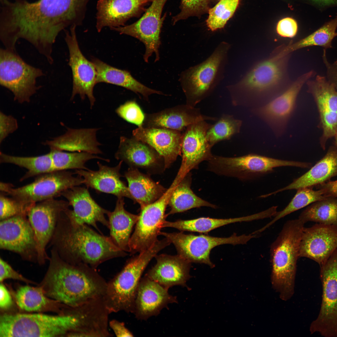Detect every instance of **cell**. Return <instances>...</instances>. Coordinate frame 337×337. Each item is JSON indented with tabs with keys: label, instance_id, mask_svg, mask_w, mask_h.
Returning a JSON list of instances; mask_svg holds the SVG:
<instances>
[{
	"label": "cell",
	"instance_id": "cell-1",
	"mask_svg": "<svg viewBox=\"0 0 337 337\" xmlns=\"http://www.w3.org/2000/svg\"><path fill=\"white\" fill-rule=\"evenodd\" d=\"M89 0H0V39L16 51L19 39L30 43L53 64V45L60 32L81 24Z\"/></svg>",
	"mask_w": 337,
	"mask_h": 337
},
{
	"label": "cell",
	"instance_id": "cell-2",
	"mask_svg": "<svg viewBox=\"0 0 337 337\" xmlns=\"http://www.w3.org/2000/svg\"><path fill=\"white\" fill-rule=\"evenodd\" d=\"M51 252L48 268L38 285L47 296L71 307L103 298L107 282L95 269L67 262L53 248Z\"/></svg>",
	"mask_w": 337,
	"mask_h": 337
},
{
	"label": "cell",
	"instance_id": "cell-3",
	"mask_svg": "<svg viewBox=\"0 0 337 337\" xmlns=\"http://www.w3.org/2000/svg\"><path fill=\"white\" fill-rule=\"evenodd\" d=\"M66 210L59 217L50 242L51 248L63 260L73 265L85 264L95 269L107 260L126 255L110 237L100 234L86 224L77 222Z\"/></svg>",
	"mask_w": 337,
	"mask_h": 337
},
{
	"label": "cell",
	"instance_id": "cell-4",
	"mask_svg": "<svg viewBox=\"0 0 337 337\" xmlns=\"http://www.w3.org/2000/svg\"><path fill=\"white\" fill-rule=\"evenodd\" d=\"M291 56L280 57L272 52L256 63L238 85L242 103L252 108L259 107L285 90L292 82L288 72Z\"/></svg>",
	"mask_w": 337,
	"mask_h": 337
},
{
	"label": "cell",
	"instance_id": "cell-5",
	"mask_svg": "<svg viewBox=\"0 0 337 337\" xmlns=\"http://www.w3.org/2000/svg\"><path fill=\"white\" fill-rule=\"evenodd\" d=\"M305 223L298 218L287 221L270 247L272 287L284 301L290 299L294 292L297 263Z\"/></svg>",
	"mask_w": 337,
	"mask_h": 337
},
{
	"label": "cell",
	"instance_id": "cell-6",
	"mask_svg": "<svg viewBox=\"0 0 337 337\" xmlns=\"http://www.w3.org/2000/svg\"><path fill=\"white\" fill-rule=\"evenodd\" d=\"M76 310L57 315L4 313L0 317V337H71L83 325Z\"/></svg>",
	"mask_w": 337,
	"mask_h": 337
},
{
	"label": "cell",
	"instance_id": "cell-7",
	"mask_svg": "<svg viewBox=\"0 0 337 337\" xmlns=\"http://www.w3.org/2000/svg\"><path fill=\"white\" fill-rule=\"evenodd\" d=\"M168 245L165 239L158 240L151 247L129 260L121 271L107 282L103 300L110 313L121 311L134 313L142 273L151 260Z\"/></svg>",
	"mask_w": 337,
	"mask_h": 337
},
{
	"label": "cell",
	"instance_id": "cell-8",
	"mask_svg": "<svg viewBox=\"0 0 337 337\" xmlns=\"http://www.w3.org/2000/svg\"><path fill=\"white\" fill-rule=\"evenodd\" d=\"M230 47L228 43L222 42L206 60L182 73L180 81L187 105L195 107L217 85L222 77Z\"/></svg>",
	"mask_w": 337,
	"mask_h": 337
},
{
	"label": "cell",
	"instance_id": "cell-9",
	"mask_svg": "<svg viewBox=\"0 0 337 337\" xmlns=\"http://www.w3.org/2000/svg\"><path fill=\"white\" fill-rule=\"evenodd\" d=\"M208 170L217 175L249 180L272 172L274 168L292 166L309 168V162L278 159L255 154L225 157L212 155L207 161Z\"/></svg>",
	"mask_w": 337,
	"mask_h": 337
},
{
	"label": "cell",
	"instance_id": "cell-10",
	"mask_svg": "<svg viewBox=\"0 0 337 337\" xmlns=\"http://www.w3.org/2000/svg\"><path fill=\"white\" fill-rule=\"evenodd\" d=\"M42 70L27 63L17 51L0 49V84L10 90L14 100L28 102L40 86L37 80L44 76Z\"/></svg>",
	"mask_w": 337,
	"mask_h": 337
},
{
	"label": "cell",
	"instance_id": "cell-11",
	"mask_svg": "<svg viewBox=\"0 0 337 337\" xmlns=\"http://www.w3.org/2000/svg\"><path fill=\"white\" fill-rule=\"evenodd\" d=\"M174 246L178 254L190 263H203L211 267L214 265L211 261L210 255L215 247L224 244H244L256 235L251 233L237 236L234 233L227 237H217L208 235L186 234L182 232H160Z\"/></svg>",
	"mask_w": 337,
	"mask_h": 337
},
{
	"label": "cell",
	"instance_id": "cell-12",
	"mask_svg": "<svg viewBox=\"0 0 337 337\" xmlns=\"http://www.w3.org/2000/svg\"><path fill=\"white\" fill-rule=\"evenodd\" d=\"M322 301L317 318L310 327L311 334L325 337H337V249L320 265Z\"/></svg>",
	"mask_w": 337,
	"mask_h": 337
},
{
	"label": "cell",
	"instance_id": "cell-13",
	"mask_svg": "<svg viewBox=\"0 0 337 337\" xmlns=\"http://www.w3.org/2000/svg\"><path fill=\"white\" fill-rule=\"evenodd\" d=\"M316 74L311 70L292 81L281 94L266 104L252 109V112L271 128L279 137L285 132L296 108L298 94L305 83Z\"/></svg>",
	"mask_w": 337,
	"mask_h": 337
},
{
	"label": "cell",
	"instance_id": "cell-14",
	"mask_svg": "<svg viewBox=\"0 0 337 337\" xmlns=\"http://www.w3.org/2000/svg\"><path fill=\"white\" fill-rule=\"evenodd\" d=\"M66 170L54 171L37 176L32 183L17 188L12 187L6 195L21 202L36 203L61 195L66 190L83 184V179Z\"/></svg>",
	"mask_w": 337,
	"mask_h": 337
},
{
	"label": "cell",
	"instance_id": "cell-15",
	"mask_svg": "<svg viewBox=\"0 0 337 337\" xmlns=\"http://www.w3.org/2000/svg\"><path fill=\"white\" fill-rule=\"evenodd\" d=\"M167 0H152L150 6L136 22L129 25L111 28L120 34L132 36L142 42L145 47L143 58L146 62L153 53L155 55V62L159 59L160 34L166 16L165 14L162 17L161 15Z\"/></svg>",
	"mask_w": 337,
	"mask_h": 337
},
{
	"label": "cell",
	"instance_id": "cell-16",
	"mask_svg": "<svg viewBox=\"0 0 337 337\" xmlns=\"http://www.w3.org/2000/svg\"><path fill=\"white\" fill-rule=\"evenodd\" d=\"M173 189L170 186L158 199L141 208L129 242V252L139 253L151 247L158 240V236L167 216L165 211Z\"/></svg>",
	"mask_w": 337,
	"mask_h": 337
},
{
	"label": "cell",
	"instance_id": "cell-17",
	"mask_svg": "<svg viewBox=\"0 0 337 337\" xmlns=\"http://www.w3.org/2000/svg\"><path fill=\"white\" fill-rule=\"evenodd\" d=\"M70 206L67 201L52 198L36 203L28 212L27 217L35 234L39 265L49 260L46 247L53 237L61 213Z\"/></svg>",
	"mask_w": 337,
	"mask_h": 337
},
{
	"label": "cell",
	"instance_id": "cell-18",
	"mask_svg": "<svg viewBox=\"0 0 337 337\" xmlns=\"http://www.w3.org/2000/svg\"><path fill=\"white\" fill-rule=\"evenodd\" d=\"M76 27L71 26L70 32L64 30L65 40L69 52L68 65L72 76L71 99L76 95L83 100L87 97L92 108L95 101L93 90L97 84V71L93 63L86 58L80 50L76 34Z\"/></svg>",
	"mask_w": 337,
	"mask_h": 337
},
{
	"label": "cell",
	"instance_id": "cell-19",
	"mask_svg": "<svg viewBox=\"0 0 337 337\" xmlns=\"http://www.w3.org/2000/svg\"><path fill=\"white\" fill-rule=\"evenodd\" d=\"M18 215L0 221V248L16 253L23 260L37 262V245L27 217Z\"/></svg>",
	"mask_w": 337,
	"mask_h": 337
},
{
	"label": "cell",
	"instance_id": "cell-20",
	"mask_svg": "<svg viewBox=\"0 0 337 337\" xmlns=\"http://www.w3.org/2000/svg\"><path fill=\"white\" fill-rule=\"evenodd\" d=\"M211 125L205 120L199 121L187 127L183 133L182 162L172 186H176L191 170L197 169L201 162L212 155V147L207 136Z\"/></svg>",
	"mask_w": 337,
	"mask_h": 337
},
{
	"label": "cell",
	"instance_id": "cell-21",
	"mask_svg": "<svg viewBox=\"0 0 337 337\" xmlns=\"http://www.w3.org/2000/svg\"><path fill=\"white\" fill-rule=\"evenodd\" d=\"M306 84L319 113V126L322 130L320 143L325 150L328 140L337 134V89L325 77L320 75Z\"/></svg>",
	"mask_w": 337,
	"mask_h": 337
},
{
	"label": "cell",
	"instance_id": "cell-22",
	"mask_svg": "<svg viewBox=\"0 0 337 337\" xmlns=\"http://www.w3.org/2000/svg\"><path fill=\"white\" fill-rule=\"evenodd\" d=\"M337 249V226L317 223L304 228L299 257L312 260L320 266Z\"/></svg>",
	"mask_w": 337,
	"mask_h": 337
},
{
	"label": "cell",
	"instance_id": "cell-23",
	"mask_svg": "<svg viewBox=\"0 0 337 337\" xmlns=\"http://www.w3.org/2000/svg\"><path fill=\"white\" fill-rule=\"evenodd\" d=\"M133 137L153 148L163 160L164 168L169 167L181 155L183 133L170 129L138 127Z\"/></svg>",
	"mask_w": 337,
	"mask_h": 337
},
{
	"label": "cell",
	"instance_id": "cell-24",
	"mask_svg": "<svg viewBox=\"0 0 337 337\" xmlns=\"http://www.w3.org/2000/svg\"><path fill=\"white\" fill-rule=\"evenodd\" d=\"M61 195L65 198L73 209L68 208L67 213L77 222L90 225L100 232L97 226L100 222L109 227V222L105 217L108 211L99 205L85 188L75 186L63 192Z\"/></svg>",
	"mask_w": 337,
	"mask_h": 337
},
{
	"label": "cell",
	"instance_id": "cell-25",
	"mask_svg": "<svg viewBox=\"0 0 337 337\" xmlns=\"http://www.w3.org/2000/svg\"><path fill=\"white\" fill-rule=\"evenodd\" d=\"M152 0H99L97 4L96 28L123 26L130 18L139 16Z\"/></svg>",
	"mask_w": 337,
	"mask_h": 337
},
{
	"label": "cell",
	"instance_id": "cell-26",
	"mask_svg": "<svg viewBox=\"0 0 337 337\" xmlns=\"http://www.w3.org/2000/svg\"><path fill=\"white\" fill-rule=\"evenodd\" d=\"M168 289L145 276L140 280L135 298L134 313L141 320L158 315L169 304L177 303L176 297Z\"/></svg>",
	"mask_w": 337,
	"mask_h": 337
},
{
	"label": "cell",
	"instance_id": "cell-27",
	"mask_svg": "<svg viewBox=\"0 0 337 337\" xmlns=\"http://www.w3.org/2000/svg\"><path fill=\"white\" fill-rule=\"evenodd\" d=\"M123 162L120 160L117 165L110 167L98 162L97 170L76 169L74 173L82 178L83 184L87 188L112 194L117 198L126 197L134 201L128 187L120 179V171Z\"/></svg>",
	"mask_w": 337,
	"mask_h": 337
},
{
	"label": "cell",
	"instance_id": "cell-28",
	"mask_svg": "<svg viewBox=\"0 0 337 337\" xmlns=\"http://www.w3.org/2000/svg\"><path fill=\"white\" fill-rule=\"evenodd\" d=\"M215 119V118L202 115L198 109L186 104L146 114L142 126L165 128L182 132L187 127L196 122Z\"/></svg>",
	"mask_w": 337,
	"mask_h": 337
},
{
	"label": "cell",
	"instance_id": "cell-29",
	"mask_svg": "<svg viewBox=\"0 0 337 337\" xmlns=\"http://www.w3.org/2000/svg\"><path fill=\"white\" fill-rule=\"evenodd\" d=\"M155 257L156 263L146 276L168 289L174 286L186 285L190 278L191 263L178 254H162Z\"/></svg>",
	"mask_w": 337,
	"mask_h": 337
},
{
	"label": "cell",
	"instance_id": "cell-30",
	"mask_svg": "<svg viewBox=\"0 0 337 337\" xmlns=\"http://www.w3.org/2000/svg\"><path fill=\"white\" fill-rule=\"evenodd\" d=\"M115 157L131 167L154 169L164 167L163 160L153 148L134 137H120Z\"/></svg>",
	"mask_w": 337,
	"mask_h": 337
},
{
	"label": "cell",
	"instance_id": "cell-31",
	"mask_svg": "<svg viewBox=\"0 0 337 337\" xmlns=\"http://www.w3.org/2000/svg\"><path fill=\"white\" fill-rule=\"evenodd\" d=\"M337 176V148L330 146L325 155L310 170L286 186L266 194L268 197L281 192L313 187Z\"/></svg>",
	"mask_w": 337,
	"mask_h": 337
},
{
	"label": "cell",
	"instance_id": "cell-32",
	"mask_svg": "<svg viewBox=\"0 0 337 337\" xmlns=\"http://www.w3.org/2000/svg\"><path fill=\"white\" fill-rule=\"evenodd\" d=\"M10 293L18 307L24 311H50L61 314L66 313L69 307L47 296L38 285L36 287L20 286Z\"/></svg>",
	"mask_w": 337,
	"mask_h": 337
},
{
	"label": "cell",
	"instance_id": "cell-33",
	"mask_svg": "<svg viewBox=\"0 0 337 337\" xmlns=\"http://www.w3.org/2000/svg\"><path fill=\"white\" fill-rule=\"evenodd\" d=\"M97 128H69L64 134L47 140L44 144L50 149L71 152H86L94 154H101L97 141Z\"/></svg>",
	"mask_w": 337,
	"mask_h": 337
},
{
	"label": "cell",
	"instance_id": "cell-34",
	"mask_svg": "<svg viewBox=\"0 0 337 337\" xmlns=\"http://www.w3.org/2000/svg\"><path fill=\"white\" fill-rule=\"evenodd\" d=\"M91 61L97 71V84L105 83L122 87L141 95L147 100L152 94L164 95L162 92L142 84L134 78L128 71L112 66L96 58H92Z\"/></svg>",
	"mask_w": 337,
	"mask_h": 337
},
{
	"label": "cell",
	"instance_id": "cell-35",
	"mask_svg": "<svg viewBox=\"0 0 337 337\" xmlns=\"http://www.w3.org/2000/svg\"><path fill=\"white\" fill-rule=\"evenodd\" d=\"M124 198H117L114 210L108 211L110 237L115 244L125 252H129V242L133 228L139 215L127 211L124 208Z\"/></svg>",
	"mask_w": 337,
	"mask_h": 337
},
{
	"label": "cell",
	"instance_id": "cell-36",
	"mask_svg": "<svg viewBox=\"0 0 337 337\" xmlns=\"http://www.w3.org/2000/svg\"><path fill=\"white\" fill-rule=\"evenodd\" d=\"M124 176L134 201L138 203L141 208L155 202L167 190L137 168L130 167Z\"/></svg>",
	"mask_w": 337,
	"mask_h": 337
},
{
	"label": "cell",
	"instance_id": "cell-37",
	"mask_svg": "<svg viewBox=\"0 0 337 337\" xmlns=\"http://www.w3.org/2000/svg\"><path fill=\"white\" fill-rule=\"evenodd\" d=\"M267 212L264 210L250 215L237 218L221 219L200 217L187 220L174 222L165 221L162 227H172L182 231H189L207 234L211 231L230 223L249 222L266 218Z\"/></svg>",
	"mask_w": 337,
	"mask_h": 337
},
{
	"label": "cell",
	"instance_id": "cell-38",
	"mask_svg": "<svg viewBox=\"0 0 337 337\" xmlns=\"http://www.w3.org/2000/svg\"><path fill=\"white\" fill-rule=\"evenodd\" d=\"M192 179L190 172L173 187L168 202L170 210L168 215L202 207L217 208L216 205L201 198L193 192L191 188Z\"/></svg>",
	"mask_w": 337,
	"mask_h": 337
},
{
	"label": "cell",
	"instance_id": "cell-39",
	"mask_svg": "<svg viewBox=\"0 0 337 337\" xmlns=\"http://www.w3.org/2000/svg\"><path fill=\"white\" fill-rule=\"evenodd\" d=\"M337 16L307 37L295 42H291L287 45H281L280 51L282 54L287 55L299 49L309 46H319L326 50L332 48V40L337 36Z\"/></svg>",
	"mask_w": 337,
	"mask_h": 337
},
{
	"label": "cell",
	"instance_id": "cell-40",
	"mask_svg": "<svg viewBox=\"0 0 337 337\" xmlns=\"http://www.w3.org/2000/svg\"><path fill=\"white\" fill-rule=\"evenodd\" d=\"M0 162L13 164L27 169V171L20 181L54 171L49 152L39 156L23 157L9 155L1 152Z\"/></svg>",
	"mask_w": 337,
	"mask_h": 337
},
{
	"label": "cell",
	"instance_id": "cell-41",
	"mask_svg": "<svg viewBox=\"0 0 337 337\" xmlns=\"http://www.w3.org/2000/svg\"><path fill=\"white\" fill-rule=\"evenodd\" d=\"M298 218L305 223L310 221L337 226V198L329 197L311 203Z\"/></svg>",
	"mask_w": 337,
	"mask_h": 337
},
{
	"label": "cell",
	"instance_id": "cell-42",
	"mask_svg": "<svg viewBox=\"0 0 337 337\" xmlns=\"http://www.w3.org/2000/svg\"><path fill=\"white\" fill-rule=\"evenodd\" d=\"M313 187L297 189L294 197L288 205L282 210L277 212L273 219L265 226L256 230L258 234L264 231L279 220L311 203L328 197L321 189L314 190Z\"/></svg>",
	"mask_w": 337,
	"mask_h": 337
},
{
	"label": "cell",
	"instance_id": "cell-43",
	"mask_svg": "<svg viewBox=\"0 0 337 337\" xmlns=\"http://www.w3.org/2000/svg\"><path fill=\"white\" fill-rule=\"evenodd\" d=\"M54 171L66 170L69 169H89L85 163L88 161L98 159L109 162L110 160L86 152H67L56 149H50L49 152Z\"/></svg>",
	"mask_w": 337,
	"mask_h": 337
},
{
	"label": "cell",
	"instance_id": "cell-44",
	"mask_svg": "<svg viewBox=\"0 0 337 337\" xmlns=\"http://www.w3.org/2000/svg\"><path fill=\"white\" fill-rule=\"evenodd\" d=\"M242 121L229 115H223L214 125H211L207 134L208 141L212 147L221 141L229 139L239 133Z\"/></svg>",
	"mask_w": 337,
	"mask_h": 337
},
{
	"label": "cell",
	"instance_id": "cell-45",
	"mask_svg": "<svg viewBox=\"0 0 337 337\" xmlns=\"http://www.w3.org/2000/svg\"><path fill=\"white\" fill-rule=\"evenodd\" d=\"M240 0H220L212 8H210L206 20L208 27L212 31L224 27L233 16Z\"/></svg>",
	"mask_w": 337,
	"mask_h": 337
},
{
	"label": "cell",
	"instance_id": "cell-46",
	"mask_svg": "<svg viewBox=\"0 0 337 337\" xmlns=\"http://www.w3.org/2000/svg\"><path fill=\"white\" fill-rule=\"evenodd\" d=\"M35 203H24L0 193V221L18 215L27 216Z\"/></svg>",
	"mask_w": 337,
	"mask_h": 337
},
{
	"label": "cell",
	"instance_id": "cell-47",
	"mask_svg": "<svg viewBox=\"0 0 337 337\" xmlns=\"http://www.w3.org/2000/svg\"><path fill=\"white\" fill-rule=\"evenodd\" d=\"M210 0H181L180 12L173 17V25L189 17L199 16L208 12Z\"/></svg>",
	"mask_w": 337,
	"mask_h": 337
},
{
	"label": "cell",
	"instance_id": "cell-48",
	"mask_svg": "<svg viewBox=\"0 0 337 337\" xmlns=\"http://www.w3.org/2000/svg\"><path fill=\"white\" fill-rule=\"evenodd\" d=\"M117 114L127 121L142 126L145 118L140 108L134 100L128 101L121 105L116 110Z\"/></svg>",
	"mask_w": 337,
	"mask_h": 337
},
{
	"label": "cell",
	"instance_id": "cell-49",
	"mask_svg": "<svg viewBox=\"0 0 337 337\" xmlns=\"http://www.w3.org/2000/svg\"><path fill=\"white\" fill-rule=\"evenodd\" d=\"M297 23L293 18L286 17L280 20L277 23L276 31L277 35L284 38H293L297 35Z\"/></svg>",
	"mask_w": 337,
	"mask_h": 337
},
{
	"label": "cell",
	"instance_id": "cell-50",
	"mask_svg": "<svg viewBox=\"0 0 337 337\" xmlns=\"http://www.w3.org/2000/svg\"><path fill=\"white\" fill-rule=\"evenodd\" d=\"M19 280L27 284L37 283L27 279L16 271L7 262L1 257L0 258V281L2 283L7 279Z\"/></svg>",
	"mask_w": 337,
	"mask_h": 337
},
{
	"label": "cell",
	"instance_id": "cell-51",
	"mask_svg": "<svg viewBox=\"0 0 337 337\" xmlns=\"http://www.w3.org/2000/svg\"><path fill=\"white\" fill-rule=\"evenodd\" d=\"M18 128L17 120L11 115H7L2 112L0 113V142L1 143L10 134Z\"/></svg>",
	"mask_w": 337,
	"mask_h": 337
},
{
	"label": "cell",
	"instance_id": "cell-52",
	"mask_svg": "<svg viewBox=\"0 0 337 337\" xmlns=\"http://www.w3.org/2000/svg\"><path fill=\"white\" fill-rule=\"evenodd\" d=\"M322 59L327 71V78L337 89V60L331 63L328 61L326 51H323Z\"/></svg>",
	"mask_w": 337,
	"mask_h": 337
},
{
	"label": "cell",
	"instance_id": "cell-53",
	"mask_svg": "<svg viewBox=\"0 0 337 337\" xmlns=\"http://www.w3.org/2000/svg\"><path fill=\"white\" fill-rule=\"evenodd\" d=\"M109 325L115 335L118 337H133V334L125 326L123 322L116 320H112L109 322Z\"/></svg>",
	"mask_w": 337,
	"mask_h": 337
},
{
	"label": "cell",
	"instance_id": "cell-54",
	"mask_svg": "<svg viewBox=\"0 0 337 337\" xmlns=\"http://www.w3.org/2000/svg\"><path fill=\"white\" fill-rule=\"evenodd\" d=\"M0 285V308L3 310L9 309L13 304V298L10 292L2 283Z\"/></svg>",
	"mask_w": 337,
	"mask_h": 337
},
{
	"label": "cell",
	"instance_id": "cell-55",
	"mask_svg": "<svg viewBox=\"0 0 337 337\" xmlns=\"http://www.w3.org/2000/svg\"><path fill=\"white\" fill-rule=\"evenodd\" d=\"M316 186L318 189L323 190L326 196L337 198V180L334 181L330 180Z\"/></svg>",
	"mask_w": 337,
	"mask_h": 337
},
{
	"label": "cell",
	"instance_id": "cell-56",
	"mask_svg": "<svg viewBox=\"0 0 337 337\" xmlns=\"http://www.w3.org/2000/svg\"><path fill=\"white\" fill-rule=\"evenodd\" d=\"M312 2L322 6L337 5V0H310Z\"/></svg>",
	"mask_w": 337,
	"mask_h": 337
},
{
	"label": "cell",
	"instance_id": "cell-57",
	"mask_svg": "<svg viewBox=\"0 0 337 337\" xmlns=\"http://www.w3.org/2000/svg\"><path fill=\"white\" fill-rule=\"evenodd\" d=\"M334 137V145L337 148V134Z\"/></svg>",
	"mask_w": 337,
	"mask_h": 337
},
{
	"label": "cell",
	"instance_id": "cell-58",
	"mask_svg": "<svg viewBox=\"0 0 337 337\" xmlns=\"http://www.w3.org/2000/svg\"><path fill=\"white\" fill-rule=\"evenodd\" d=\"M210 1H212L215 2H217L220 0H210Z\"/></svg>",
	"mask_w": 337,
	"mask_h": 337
}]
</instances>
